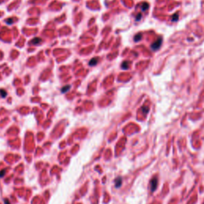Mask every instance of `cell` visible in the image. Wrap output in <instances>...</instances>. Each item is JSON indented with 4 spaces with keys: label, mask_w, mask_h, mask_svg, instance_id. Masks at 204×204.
I'll use <instances>...</instances> for the list:
<instances>
[{
    "label": "cell",
    "mask_w": 204,
    "mask_h": 204,
    "mask_svg": "<svg viewBox=\"0 0 204 204\" xmlns=\"http://www.w3.org/2000/svg\"><path fill=\"white\" fill-rule=\"evenodd\" d=\"M162 42H163V38L159 37L155 42H154V43H152L151 45L152 49H153V50H157V49H159L161 45H162Z\"/></svg>",
    "instance_id": "1"
},
{
    "label": "cell",
    "mask_w": 204,
    "mask_h": 204,
    "mask_svg": "<svg viewBox=\"0 0 204 204\" xmlns=\"http://www.w3.org/2000/svg\"><path fill=\"white\" fill-rule=\"evenodd\" d=\"M157 187H158V180L155 177L152 178L151 182H150V187H151V191L154 192L156 190Z\"/></svg>",
    "instance_id": "2"
},
{
    "label": "cell",
    "mask_w": 204,
    "mask_h": 204,
    "mask_svg": "<svg viewBox=\"0 0 204 204\" xmlns=\"http://www.w3.org/2000/svg\"><path fill=\"white\" fill-rule=\"evenodd\" d=\"M99 58H92V59H91L90 60V62H89V66H96V64L98 63V62H99Z\"/></svg>",
    "instance_id": "3"
},
{
    "label": "cell",
    "mask_w": 204,
    "mask_h": 204,
    "mask_svg": "<svg viewBox=\"0 0 204 204\" xmlns=\"http://www.w3.org/2000/svg\"><path fill=\"white\" fill-rule=\"evenodd\" d=\"M122 184V179L121 178H116L115 180V185L116 187H120Z\"/></svg>",
    "instance_id": "4"
},
{
    "label": "cell",
    "mask_w": 204,
    "mask_h": 204,
    "mask_svg": "<svg viewBox=\"0 0 204 204\" xmlns=\"http://www.w3.org/2000/svg\"><path fill=\"white\" fill-rule=\"evenodd\" d=\"M41 42H42V39H41V38H36L33 39V40L31 41L30 43H31V44H39Z\"/></svg>",
    "instance_id": "5"
},
{
    "label": "cell",
    "mask_w": 204,
    "mask_h": 204,
    "mask_svg": "<svg viewBox=\"0 0 204 204\" xmlns=\"http://www.w3.org/2000/svg\"><path fill=\"white\" fill-rule=\"evenodd\" d=\"M148 7H149V5H148V2H144L141 6V9H142L143 11H145L146 10H148Z\"/></svg>",
    "instance_id": "6"
},
{
    "label": "cell",
    "mask_w": 204,
    "mask_h": 204,
    "mask_svg": "<svg viewBox=\"0 0 204 204\" xmlns=\"http://www.w3.org/2000/svg\"><path fill=\"white\" fill-rule=\"evenodd\" d=\"M129 64L130 62H124L122 63V65H121V67H122V69H127L128 68V66H129Z\"/></svg>",
    "instance_id": "7"
},
{
    "label": "cell",
    "mask_w": 204,
    "mask_h": 204,
    "mask_svg": "<svg viewBox=\"0 0 204 204\" xmlns=\"http://www.w3.org/2000/svg\"><path fill=\"white\" fill-rule=\"evenodd\" d=\"M0 95H1L2 97H6V95H7V92L4 89H0Z\"/></svg>",
    "instance_id": "8"
},
{
    "label": "cell",
    "mask_w": 204,
    "mask_h": 204,
    "mask_svg": "<svg viewBox=\"0 0 204 204\" xmlns=\"http://www.w3.org/2000/svg\"><path fill=\"white\" fill-rule=\"evenodd\" d=\"M69 89H70V85H66L65 87H63L62 89V92L65 93V92H66L68 90H69Z\"/></svg>",
    "instance_id": "9"
},
{
    "label": "cell",
    "mask_w": 204,
    "mask_h": 204,
    "mask_svg": "<svg viewBox=\"0 0 204 204\" xmlns=\"http://www.w3.org/2000/svg\"><path fill=\"white\" fill-rule=\"evenodd\" d=\"M141 38H142V34H136L135 36L134 40H135V42H138V41L140 40Z\"/></svg>",
    "instance_id": "10"
},
{
    "label": "cell",
    "mask_w": 204,
    "mask_h": 204,
    "mask_svg": "<svg viewBox=\"0 0 204 204\" xmlns=\"http://www.w3.org/2000/svg\"><path fill=\"white\" fill-rule=\"evenodd\" d=\"M178 19H179V16L177 15V14H175V15L172 16V21H174V22H176Z\"/></svg>",
    "instance_id": "11"
},
{
    "label": "cell",
    "mask_w": 204,
    "mask_h": 204,
    "mask_svg": "<svg viewBox=\"0 0 204 204\" xmlns=\"http://www.w3.org/2000/svg\"><path fill=\"white\" fill-rule=\"evenodd\" d=\"M142 110L144 111V113H148V107H146V106H144V107H143V108H142Z\"/></svg>",
    "instance_id": "12"
},
{
    "label": "cell",
    "mask_w": 204,
    "mask_h": 204,
    "mask_svg": "<svg viewBox=\"0 0 204 204\" xmlns=\"http://www.w3.org/2000/svg\"><path fill=\"white\" fill-rule=\"evenodd\" d=\"M141 17H142L141 14H138V15H137V16H136V21H139V20H140V19H141Z\"/></svg>",
    "instance_id": "13"
},
{
    "label": "cell",
    "mask_w": 204,
    "mask_h": 204,
    "mask_svg": "<svg viewBox=\"0 0 204 204\" xmlns=\"http://www.w3.org/2000/svg\"><path fill=\"white\" fill-rule=\"evenodd\" d=\"M13 19H6V23L7 24H11L13 23Z\"/></svg>",
    "instance_id": "14"
},
{
    "label": "cell",
    "mask_w": 204,
    "mask_h": 204,
    "mask_svg": "<svg viewBox=\"0 0 204 204\" xmlns=\"http://www.w3.org/2000/svg\"><path fill=\"white\" fill-rule=\"evenodd\" d=\"M4 174H5V171H1V173H0V177H1L2 175H4Z\"/></svg>",
    "instance_id": "15"
},
{
    "label": "cell",
    "mask_w": 204,
    "mask_h": 204,
    "mask_svg": "<svg viewBox=\"0 0 204 204\" xmlns=\"http://www.w3.org/2000/svg\"><path fill=\"white\" fill-rule=\"evenodd\" d=\"M4 202L6 203V204H10V203L8 202V200H7V199H5V200H4Z\"/></svg>",
    "instance_id": "16"
}]
</instances>
